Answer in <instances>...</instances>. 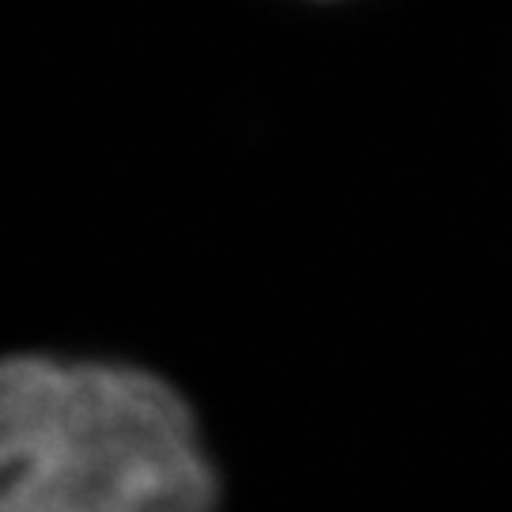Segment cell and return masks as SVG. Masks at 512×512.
<instances>
[{"label": "cell", "mask_w": 512, "mask_h": 512, "mask_svg": "<svg viewBox=\"0 0 512 512\" xmlns=\"http://www.w3.org/2000/svg\"><path fill=\"white\" fill-rule=\"evenodd\" d=\"M183 395L129 365L0 357V512H213Z\"/></svg>", "instance_id": "6da1fadb"}]
</instances>
